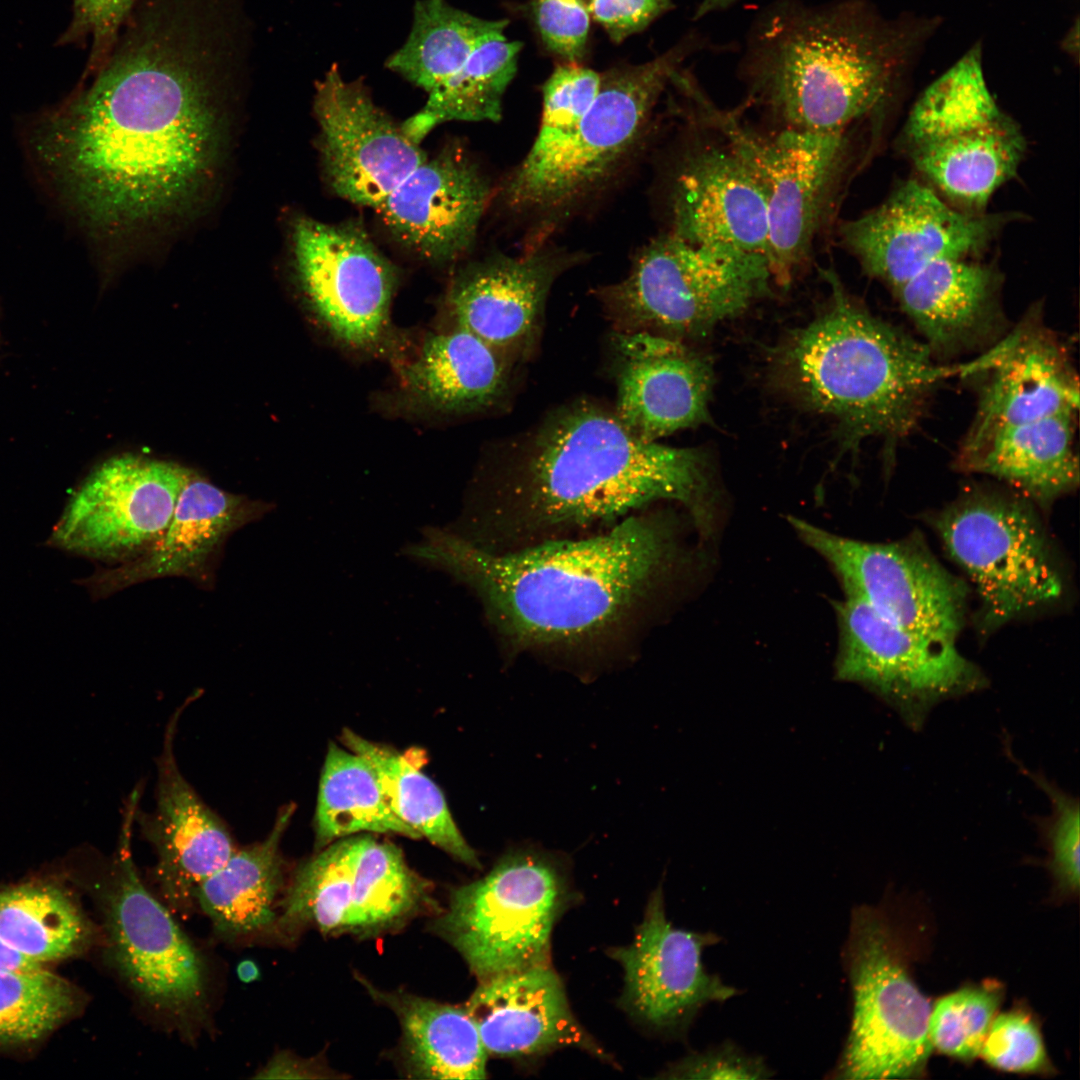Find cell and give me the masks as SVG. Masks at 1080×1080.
I'll list each match as a JSON object with an SVG mask.
<instances>
[{"mask_svg": "<svg viewBox=\"0 0 1080 1080\" xmlns=\"http://www.w3.org/2000/svg\"><path fill=\"white\" fill-rule=\"evenodd\" d=\"M255 40L231 0H135L90 84L33 123L35 163L97 240L126 243L200 207Z\"/></svg>", "mask_w": 1080, "mask_h": 1080, "instance_id": "cell-1", "label": "cell"}, {"mask_svg": "<svg viewBox=\"0 0 1080 1080\" xmlns=\"http://www.w3.org/2000/svg\"><path fill=\"white\" fill-rule=\"evenodd\" d=\"M676 554L671 522L648 509L587 536L463 547L460 564L510 655L602 663L640 645Z\"/></svg>", "mask_w": 1080, "mask_h": 1080, "instance_id": "cell-2", "label": "cell"}, {"mask_svg": "<svg viewBox=\"0 0 1080 1080\" xmlns=\"http://www.w3.org/2000/svg\"><path fill=\"white\" fill-rule=\"evenodd\" d=\"M698 448L642 440L614 410L576 400L512 449L490 511L494 552L591 535L661 501L701 520L710 490Z\"/></svg>", "mask_w": 1080, "mask_h": 1080, "instance_id": "cell-3", "label": "cell"}, {"mask_svg": "<svg viewBox=\"0 0 1080 1080\" xmlns=\"http://www.w3.org/2000/svg\"><path fill=\"white\" fill-rule=\"evenodd\" d=\"M921 26L885 20L862 0H777L753 22L740 72L783 128L845 132L888 99L927 35Z\"/></svg>", "mask_w": 1080, "mask_h": 1080, "instance_id": "cell-4", "label": "cell"}, {"mask_svg": "<svg viewBox=\"0 0 1080 1080\" xmlns=\"http://www.w3.org/2000/svg\"><path fill=\"white\" fill-rule=\"evenodd\" d=\"M823 274L824 309L775 352L777 381L800 406L833 421L845 450L874 438L888 453L918 424L936 385L960 376L964 363H937L923 341L850 296L833 270Z\"/></svg>", "mask_w": 1080, "mask_h": 1080, "instance_id": "cell-5", "label": "cell"}, {"mask_svg": "<svg viewBox=\"0 0 1080 1080\" xmlns=\"http://www.w3.org/2000/svg\"><path fill=\"white\" fill-rule=\"evenodd\" d=\"M772 280L761 254L690 243L669 232L643 247L627 276L596 296L615 331L682 341L742 314L768 294Z\"/></svg>", "mask_w": 1080, "mask_h": 1080, "instance_id": "cell-6", "label": "cell"}, {"mask_svg": "<svg viewBox=\"0 0 1080 1080\" xmlns=\"http://www.w3.org/2000/svg\"><path fill=\"white\" fill-rule=\"evenodd\" d=\"M139 800L135 789L103 894L107 954L137 1000L192 1040L210 1024L209 970L201 951L137 870L132 834Z\"/></svg>", "mask_w": 1080, "mask_h": 1080, "instance_id": "cell-7", "label": "cell"}, {"mask_svg": "<svg viewBox=\"0 0 1080 1080\" xmlns=\"http://www.w3.org/2000/svg\"><path fill=\"white\" fill-rule=\"evenodd\" d=\"M572 898L558 856L513 848L484 877L450 892L432 930L479 980L549 965L553 928Z\"/></svg>", "mask_w": 1080, "mask_h": 1080, "instance_id": "cell-8", "label": "cell"}, {"mask_svg": "<svg viewBox=\"0 0 1080 1080\" xmlns=\"http://www.w3.org/2000/svg\"><path fill=\"white\" fill-rule=\"evenodd\" d=\"M698 40L687 36L654 59L600 74L597 96L573 135L538 159H523L503 194L515 211L551 214L600 188L641 140L665 87Z\"/></svg>", "mask_w": 1080, "mask_h": 1080, "instance_id": "cell-9", "label": "cell"}, {"mask_svg": "<svg viewBox=\"0 0 1080 1080\" xmlns=\"http://www.w3.org/2000/svg\"><path fill=\"white\" fill-rule=\"evenodd\" d=\"M934 525L946 551L975 587L983 632L1062 597L1061 569L1024 496L976 490L946 507Z\"/></svg>", "mask_w": 1080, "mask_h": 1080, "instance_id": "cell-10", "label": "cell"}, {"mask_svg": "<svg viewBox=\"0 0 1080 1080\" xmlns=\"http://www.w3.org/2000/svg\"><path fill=\"white\" fill-rule=\"evenodd\" d=\"M844 961L852 991L849 1034L835 1079L920 1076L932 1051L929 1000L911 978L896 937L876 909L852 913Z\"/></svg>", "mask_w": 1080, "mask_h": 1080, "instance_id": "cell-11", "label": "cell"}, {"mask_svg": "<svg viewBox=\"0 0 1080 1080\" xmlns=\"http://www.w3.org/2000/svg\"><path fill=\"white\" fill-rule=\"evenodd\" d=\"M706 109L762 188L768 217V262L774 281L787 285L808 260L831 209L845 164V132L784 128L766 137L746 129L709 102Z\"/></svg>", "mask_w": 1080, "mask_h": 1080, "instance_id": "cell-12", "label": "cell"}, {"mask_svg": "<svg viewBox=\"0 0 1080 1080\" xmlns=\"http://www.w3.org/2000/svg\"><path fill=\"white\" fill-rule=\"evenodd\" d=\"M787 520L800 539L830 564L846 597L867 603L913 633L955 643L965 622L967 585L919 536L870 543L830 533L795 516Z\"/></svg>", "mask_w": 1080, "mask_h": 1080, "instance_id": "cell-13", "label": "cell"}, {"mask_svg": "<svg viewBox=\"0 0 1080 1080\" xmlns=\"http://www.w3.org/2000/svg\"><path fill=\"white\" fill-rule=\"evenodd\" d=\"M839 625L836 677L869 689L913 729L940 702L985 687L987 679L955 643L889 621L852 597L835 602Z\"/></svg>", "mask_w": 1080, "mask_h": 1080, "instance_id": "cell-14", "label": "cell"}, {"mask_svg": "<svg viewBox=\"0 0 1080 1080\" xmlns=\"http://www.w3.org/2000/svg\"><path fill=\"white\" fill-rule=\"evenodd\" d=\"M192 471L135 455L109 458L71 495L49 546L106 563H124L166 531Z\"/></svg>", "mask_w": 1080, "mask_h": 1080, "instance_id": "cell-15", "label": "cell"}, {"mask_svg": "<svg viewBox=\"0 0 1080 1080\" xmlns=\"http://www.w3.org/2000/svg\"><path fill=\"white\" fill-rule=\"evenodd\" d=\"M294 272L314 314L341 343L368 350L384 339L397 284L391 262L356 222L297 217Z\"/></svg>", "mask_w": 1080, "mask_h": 1080, "instance_id": "cell-16", "label": "cell"}, {"mask_svg": "<svg viewBox=\"0 0 1080 1080\" xmlns=\"http://www.w3.org/2000/svg\"><path fill=\"white\" fill-rule=\"evenodd\" d=\"M1009 218L965 213L926 183L910 179L879 206L845 221L840 237L864 272L894 292L936 260L983 253Z\"/></svg>", "mask_w": 1080, "mask_h": 1080, "instance_id": "cell-17", "label": "cell"}, {"mask_svg": "<svg viewBox=\"0 0 1080 1080\" xmlns=\"http://www.w3.org/2000/svg\"><path fill=\"white\" fill-rule=\"evenodd\" d=\"M313 111L327 182L352 203L377 209L427 157L363 82L345 80L336 64L316 83Z\"/></svg>", "mask_w": 1080, "mask_h": 1080, "instance_id": "cell-18", "label": "cell"}, {"mask_svg": "<svg viewBox=\"0 0 1080 1080\" xmlns=\"http://www.w3.org/2000/svg\"><path fill=\"white\" fill-rule=\"evenodd\" d=\"M719 941L712 932L674 927L659 886L632 942L610 951L624 970V1008L655 1030L679 1033L708 1004L736 996L738 989L709 973L702 961L704 950Z\"/></svg>", "mask_w": 1080, "mask_h": 1080, "instance_id": "cell-19", "label": "cell"}, {"mask_svg": "<svg viewBox=\"0 0 1080 1080\" xmlns=\"http://www.w3.org/2000/svg\"><path fill=\"white\" fill-rule=\"evenodd\" d=\"M965 378H977L976 413L961 444L1004 426L1079 408V380L1072 358L1043 322L1040 309L1023 319L974 360Z\"/></svg>", "mask_w": 1080, "mask_h": 1080, "instance_id": "cell-20", "label": "cell"}, {"mask_svg": "<svg viewBox=\"0 0 1080 1080\" xmlns=\"http://www.w3.org/2000/svg\"><path fill=\"white\" fill-rule=\"evenodd\" d=\"M173 713L165 730L157 762L156 805L152 813L139 808L135 821L156 854L154 884L160 900L174 914L194 910L200 884L237 849L222 819L200 798L179 769L174 740L179 717Z\"/></svg>", "mask_w": 1080, "mask_h": 1080, "instance_id": "cell-21", "label": "cell"}, {"mask_svg": "<svg viewBox=\"0 0 1080 1080\" xmlns=\"http://www.w3.org/2000/svg\"><path fill=\"white\" fill-rule=\"evenodd\" d=\"M611 352L613 410L632 434L656 442L711 422L714 374L704 356L681 340L641 331H615Z\"/></svg>", "mask_w": 1080, "mask_h": 1080, "instance_id": "cell-22", "label": "cell"}, {"mask_svg": "<svg viewBox=\"0 0 1080 1080\" xmlns=\"http://www.w3.org/2000/svg\"><path fill=\"white\" fill-rule=\"evenodd\" d=\"M573 258L541 249L525 256L493 255L471 263L448 289V310L457 327L513 363L524 360L538 343L552 284L574 263Z\"/></svg>", "mask_w": 1080, "mask_h": 1080, "instance_id": "cell-23", "label": "cell"}, {"mask_svg": "<svg viewBox=\"0 0 1080 1080\" xmlns=\"http://www.w3.org/2000/svg\"><path fill=\"white\" fill-rule=\"evenodd\" d=\"M489 195L478 165L453 144L426 157L376 210L399 244L424 260L447 262L472 245Z\"/></svg>", "mask_w": 1080, "mask_h": 1080, "instance_id": "cell-24", "label": "cell"}, {"mask_svg": "<svg viewBox=\"0 0 1080 1080\" xmlns=\"http://www.w3.org/2000/svg\"><path fill=\"white\" fill-rule=\"evenodd\" d=\"M671 231L690 243L768 255L762 188L745 161L722 142L692 146L670 190ZM768 259V258H767Z\"/></svg>", "mask_w": 1080, "mask_h": 1080, "instance_id": "cell-25", "label": "cell"}, {"mask_svg": "<svg viewBox=\"0 0 1080 1080\" xmlns=\"http://www.w3.org/2000/svg\"><path fill=\"white\" fill-rule=\"evenodd\" d=\"M1003 279L992 265L943 258L923 268L894 294L932 354L956 356L988 349L1004 336Z\"/></svg>", "mask_w": 1080, "mask_h": 1080, "instance_id": "cell-26", "label": "cell"}, {"mask_svg": "<svg viewBox=\"0 0 1080 1080\" xmlns=\"http://www.w3.org/2000/svg\"><path fill=\"white\" fill-rule=\"evenodd\" d=\"M479 981L464 1007L487 1054L522 1057L568 1045L604 1056L574 1017L550 964Z\"/></svg>", "mask_w": 1080, "mask_h": 1080, "instance_id": "cell-27", "label": "cell"}, {"mask_svg": "<svg viewBox=\"0 0 1080 1080\" xmlns=\"http://www.w3.org/2000/svg\"><path fill=\"white\" fill-rule=\"evenodd\" d=\"M263 513V506L191 473L170 523L147 551L81 580L95 597L163 577L200 578L227 537Z\"/></svg>", "mask_w": 1080, "mask_h": 1080, "instance_id": "cell-28", "label": "cell"}, {"mask_svg": "<svg viewBox=\"0 0 1080 1080\" xmlns=\"http://www.w3.org/2000/svg\"><path fill=\"white\" fill-rule=\"evenodd\" d=\"M1076 414L1058 413L1000 427L961 444L957 465L1004 481L1028 500L1049 505L1078 487Z\"/></svg>", "mask_w": 1080, "mask_h": 1080, "instance_id": "cell-29", "label": "cell"}, {"mask_svg": "<svg viewBox=\"0 0 1080 1080\" xmlns=\"http://www.w3.org/2000/svg\"><path fill=\"white\" fill-rule=\"evenodd\" d=\"M915 169L952 207L985 213L992 195L1012 179L1026 141L1006 114L982 125L906 146Z\"/></svg>", "mask_w": 1080, "mask_h": 1080, "instance_id": "cell-30", "label": "cell"}, {"mask_svg": "<svg viewBox=\"0 0 1080 1080\" xmlns=\"http://www.w3.org/2000/svg\"><path fill=\"white\" fill-rule=\"evenodd\" d=\"M511 365L496 349L456 326L426 338L403 369L402 384L416 406L438 413L475 412L504 396Z\"/></svg>", "mask_w": 1080, "mask_h": 1080, "instance_id": "cell-31", "label": "cell"}, {"mask_svg": "<svg viewBox=\"0 0 1080 1080\" xmlns=\"http://www.w3.org/2000/svg\"><path fill=\"white\" fill-rule=\"evenodd\" d=\"M294 811L293 804L283 807L264 840L236 849L198 887L196 905L224 939L272 933L284 885L280 843Z\"/></svg>", "mask_w": 1080, "mask_h": 1080, "instance_id": "cell-32", "label": "cell"}, {"mask_svg": "<svg viewBox=\"0 0 1080 1080\" xmlns=\"http://www.w3.org/2000/svg\"><path fill=\"white\" fill-rule=\"evenodd\" d=\"M369 994L391 1009L401 1028L399 1055L418 1079H484L487 1052L464 1006L403 991H384L360 978Z\"/></svg>", "mask_w": 1080, "mask_h": 1080, "instance_id": "cell-33", "label": "cell"}, {"mask_svg": "<svg viewBox=\"0 0 1080 1080\" xmlns=\"http://www.w3.org/2000/svg\"><path fill=\"white\" fill-rule=\"evenodd\" d=\"M354 935L377 937L426 913H438L429 881L413 871L394 844L364 835L351 838Z\"/></svg>", "mask_w": 1080, "mask_h": 1080, "instance_id": "cell-34", "label": "cell"}, {"mask_svg": "<svg viewBox=\"0 0 1080 1080\" xmlns=\"http://www.w3.org/2000/svg\"><path fill=\"white\" fill-rule=\"evenodd\" d=\"M508 21L470 14L447 0H416L409 34L385 61L390 71L431 92L447 81Z\"/></svg>", "mask_w": 1080, "mask_h": 1080, "instance_id": "cell-35", "label": "cell"}, {"mask_svg": "<svg viewBox=\"0 0 1080 1080\" xmlns=\"http://www.w3.org/2000/svg\"><path fill=\"white\" fill-rule=\"evenodd\" d=\"M314 826L320 849L359 832L420 838L391 810L372 765L334 743L321 771Z\"/></svg>", "mask_w": 1080, "mask_h": 1080, "instance_id": "cell-36", "label": "cell"}, {"mask_svg": "<svg viewBox=\"0 0 1080 1080\" xmlns=\"http://www.w3.org/2000/svg\"><path fill=\"white\" fill-rule=\"evenodd\" d=\"M522 44L504 33L480 45L443 84L427 93L424 106L403 123L414 141L449 121L500 120L504 93L517 71Z\"/></svg>", "mask_w": 1080, "mask_h": 1080, "instance_id": "cell-37", "label": "cell"}, {"mask_svg": "<svg viewBox=\"0 0 1080 1080\" xmlns=\"http://www.w3.org/2000/svg\"><path fill=\"white\" fill-rule=\"evenodd\" d=\"M342 741L372 765L391 810L402 822L460 862L481 867L476 852L453 820L441 790L418 767L397 751L349 729H344Z\"/></svg>", "mask_w": 1080, "mask_h": 1080, "instance_id": "cell-38", "label": "cell"}, {"mask_svg": "<svg viewBox=\"0 0 1080 1080\" xmlns=\"http://www.w3.org/2000/svg\"><path fill=\"white\" fill-rule=\"evenodd\" d=\"M0 937L28 959H66L89 944V922L71 897L45 883H25L0 891Z\"/></svg>", "mask_w": 1080, "mask_h": 1080, "instance_id": "cell-39", "label": "cell"}, {"mask_svg": "<svg viewBox=\"0 0 1080 1080\" xmlns=\"http://www.w3.org/2000/svg\"><path fill=\"white\" fill-rule=\"evenodd\" d=\"M272 935L294 939L307 929L323 935H352L351 838L323 848L295 870L277 903Z\"/></svg>", "mask_w": 1080, "mask_h": 1080, "instance_id": "cell-40", "label": "cell"}, {"mask_svg": "<svg viewBox=\"0 0 1080 1080\" xmlns=\"http://www.w3.org/2000/svg\"><path fill=\"white\" fill-rule=\"evenodd\" d=\"M1003 112L987 86L980 47L968 51L930 84L904 125L906 146L992 121Z\"/></svg>", "mask_w": 1080, "mask_h": 1080, "instance_id": "cell-41", "label": "cell"}, {"mask_svg": "<svg viewBox=\"0 0 1080 1080\" xmlns=\"http://www.w3.org/2000/svg\"><path fill=\"white\" fill-rule=\"evenodd\" d=\"M73 987L47 969L0 972V1043L37 1040L77 1008Z\"/></svg>", "mask_w": 1080, "mask_h": 1080, "instance_id": "cell-42", "label": "cell"}, {"mask_svg": "<svg viewBox=\"0 0 1080 1080\" xmlns=\"http://www.w3.org/2000/svg\"><path fill=\"white\" fill-rule=\"evenodd\" d=\"M1001 999L995 984L966 986L940 998L929 1017L932 1048L963 1061L979 1056Z\"/></svg>", "mask_w": 1080, "mask_h": 1080, "instance_id": "cell-43", "label": "cell"}, {"mask_svg": "<svg viewBox=\"0 0 1080 1080\" xmlns=\"http://www.w3.org/2000/svg\"><path fill=\"white\" fill-rule=\"evenodd\" d=\"M600 74L575 62L557 66L543 86L539 131L525 159H538L567 141L594 102Z\"/></svg>", "mask_w": 1080, "mask_h": 1080, "instance_id": "cell-44", "label": "cell"}, {"mask_svg": "<svg viewBox=\"0 0 1080 1080\" xmlns=\"http://www.w3.org/2000/svg\"><path fill=\"white\" fill-rule=\"evenodd\" d=\"M979 1055L992 1067L1006 1072L1043 1073L1050 1068L1037 1023L1020 1010L994 1017Z\"/></svg>", "mask_w": 1080, "mask_h": 1080, "instance_id": "cell-45", "label": "cell"}, {"mask_svg": "<svg viewBox=\"0 0 1080 1080\" xmlns=\"http://www.w3.org/2000/svg\"><path fill=\"white\" fill-rule=\"evenodd\" d=\"M1031 779L1048 795L1052 812L1041 822L1050 852V868L1066 891L1079 888V802L1040 773L1025 769Z\"/></svg>", "mask_w": 1080, "mask_h": 1080, "instance_id": "cell-46", "label": "cell"}, {"mask_svg": "<svg viewBox=\"0 0 1080 1080\" xmlns=\"http://www.w3.org/2000/svg\"><path fill=\"white\" fill-rule=\"evenodd\" d=\"M135 0H73V18L63 43L90 36L92 47L86 75L94 73L111 51Z\"/></svg>", "mask_w": 1080, "mask_h": 1080, "instance_id": "cell-47", "label": "cell"}, {"mask_svg": "<svg viewBox=\"0 0 1080 1080\" xmlns=\"http://www.w3.org/2000/svg\"><path fill=\"white\" fill-rule=\"evenodd\" d=\"M773 1071L765 1062L726 1042L702 1052L690 1054L669 1068L662 1078L669 1079H766Z\"/></svg>", "mask_w": 1080, "mask_h": 1080, "instance_id": "cell-48", "label": "cell"}, {"mask_svg": "<svg viewBox=\"0 0 1080 1080\" xmlns=\"http://www.w3.org/2000/svg\"><path fill=\"white\" fill-rule=\"evenodd\" d=\"M590 14L560 0H536L534 17L546 47L569 62L584 55Z\"/></svg>", "mask_w": 1080, "mask_h": 1080, "instance_id": "cell-49", "label": "cell"}, {"mask_svg": "<svg viewBox=\"0 0 1080 1080\" xmlns=\"http://www.w3.org/2000/svg\"><path fill=\"white\" fill-rule=\"evenodd\" d=\"M672 0H595L590 15L619 43L672 8Z\"/></svg>", "mask_w": 1080, "mask_h": 1080, "instance_id": "cell-50", "label": "cell"}, {"mask_svg": "<svg viewBox=\"0 0 1080 1080\" xmlns=\"http://www.w3.org/2000/svg\"><path fill=\"white\" fill-rule=\"evenodd\" d=\"M322 1072L313 1060L300 1059L287 1053L275 1055L256 1078H319Z\"/></svg>", "mask_w": 1080, "mask_h": 1080, "instance_id": "cell-51", "label": "cell"}, {"mask_svg": "<svg viewBox=\"0 0 1080 1080\" xmlns=\"http://www.w3.org/2000/svg\"><path fill=\"white\" fill-rule=\"evenodd\" d=\"M42 969H45L43 964L36 963L20 954L0 937V972H34Z\"/></svg>", "mask_w": 1080, "mask_h": 1080, "instance_id": "cell-52", "label": "cell"}, {"mask_svg": "<svg viewBox=\"0 0 1080 1080\" xmlns=\"http://www.w3.org/2000/svg\"><path fill=\"white\" fill-rule=\"evenodd\" d=\"M737 0H701L695 12V19L705 17L711 13L721 11Z\"/></svg>", "mask_w": 1080, "mask_h": 1080, "instance_id": "cell-53", "label": "cell"}, {"mask_svg": "<svg viewBox=\"0 0 1080 1080\" xmlns=\"http://www.w3.org/2000/svg\"><path fill=\"white\" fill-rule=\"evenodd\" d=\"M239 978L244 982H251L258 976V968L251 961L242 962L237 969Z\"/></svg>", "mask_w": 1080, "mask_h": 1080, "instance_id": "cell-54", "label": "cell"}, {"mask_svg": "<svg viewBox=\"0 0 1080 1080\" xmlns=\"http://www.w3.org/2000/svg\"><path fill=\"white\" fill-rule=\"evenodd\" d=\"M560 1H562L564 3H567V4H570V5H573V6H577L579 8H582L586 12H588L589 14L591 13L592 7H593L594 2H595V0H560Z\"/></svg>", "mask_w": 1080, "mask_h": 1080, "instance_id": "cell-55", "label": "cell"}]
</instances>
